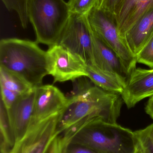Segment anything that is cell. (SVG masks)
Masks as SVG:
<instances>
[{
	"label": "cell",
	"mask_w": 153,
	"mask_h": 153,
	"mask_svg": "<svg viewBox=\"0 0 153 153\" xmlns=\"http://www.w3.org/2000/svg\"><path fill=\"white\" fill-rule=\"evenodd\" d=\"M86 76L77 79L72 94L61 113L58 129L61 133L84 120L100 118L116 124L123 101L121 94L105 91Z\"/></svg>",
	"instance_id": "6da1fadb"
},
{
	"label": "cell",
	"mask_w": 153,
	"mask_h": 153,
	"mask_svg": "<svg viewBox=\"0 0 153 153\" xmlns=\"http://www.w3.org/2000/svg\"><path fill=\"white\" fill-rule=\"evenodd\" d=\"M36 41L18 38L0 41V67L16 74L33 88L49 75L46 51Z\"/></svg>",
	"instance_id": "7a4b0ae2"
},
{
	"label": "cell",
	"mask_w": 153,
	"mask_h": 153,
	"mask_svg": "<svg viewBox=\"0 0 153 153\" xmlns=\"http://www.w3.org/2000/svg\"><path fill=\"white\" fill-rule=\"evenodd\" d=\"M98 153H137V141L134 132L100 118L84 122L72 139Z\"/></svg>",
	"instance_id": "3957f363"
},
{
	"label": "cell",
	"mask_w": 153,
	"mask_h": 153,
	"mask_svg": "<svg viewBox=\"0 0 153 153\" xmlns=\"http://www.w3.org/2000/svg\"><path fill=\"white\" fill-rule=\"evenodd\" d=\"M28 18L36 42L51 46L58 43L71 13L64 0H28Z\"/></svg>",
	"instance_id": "277c9868"
},
{
	"label": "cell",
	"mask_w": 153,
	"mask_h": 153,
	"mask_svg": "<svg viewBox=\"0 0 153 153\" xmlns=\"http://www.w3.org/2000/svg\"><path fill=\"white\" fill-rule=\"evenodd\" d=\"M87 17L93 31L116 53L130 75L136 68V57L119 34L115 16L98 2Z\"/></svg>",
	"instance_id": "5b68a950"
},
{
	"label": "cell",
	"mask_w": 153,
	"mask_h": 153,
	"mask_svg": "<svg viewBox=\"0 0 153 153\" xmlns=\"http://www.w3.org/2000/svg\"><path fill=\"white\" fill-rule=\"evenodd\" d=\"M57 44L78 56L87 64H90L93 37L87 15L71 13Z\"/></svg>",
	"instance_id": "8992f818"
},
{
	"label": "cell",
	"mask_w": 153,
	"mask_h": 153,
	"mask_svg": "<svg viewBox=\"0 0 153 153\" xmlns=\"http://www.w3.org/2000/svg\"><path fill=\"white\" fill-rule=\"evenodd\" d=\"M46 53L49 75L54 77V82L87 77V64L63 46H49Z\"/></svg>",
	"instance_id": "52a82bcc"
},
{
	"label": "cell",
	"mask_w": 153,
	"mask_h": 153,
	"mask_svg": "<svg viewBox=\"0 0 153 153\" xmlns=\"http://www.w3.org/2000/svg\"><path fill=\"white\" fill-rule=\"evenodd\" d=\"M62 112L31 126L21 138L15 141L10 153H46L54 138L61 133L58 127Z\"/></svg>",
	"instance_id": "ba28073f"
},
{
	"label": "cell",
	"mask_w": 153,
	"mask_h": 153,
	"mask_svg": "<svg viewBox=\"0 0 153 153\" xmlns=\"http://www.w3.org/2000/svg\"><path fill=\"white\" fill-rule=\"evenodd\" d=\"M67 100V98L63 93L54 85H41L36 87L34 110L30 127L63 111Z\"/></svg>",
	"instance_id": "9c48e42d"
},
{
	"label": "cell",
	"mask_w": 153,
	"mask_h": 153,
	"mask_svg": "<svg viewBox=\"0 0 153 153\" xmlns=\"http://www.w3.org/2000/svg\"><path fill=\"white\" fill-rule=\"evenodd\" d=\"M128 108L145 98L153 96V69L136 68L129 75L121 94Z\"/></svg>",
	"instance_id": "30bf717a"
},
{
	"label": "cell",
	"mask_w": 153,
	"mask_h": 153,
	"mask_svg": "<svg viewBox=\"0 0 153 153\" xmlns=\"http://www.w3.org/2000/svg\"><path fill=\"white\" fill-rule=\"evenodd\" d=\"M93 37L92 61L90 64L118 76L126 84L129 74L119 56L93 30Z\"/></svg>",
	"instance_id": "8fae6325"
},
{
	"label": "cell",
	"mask_w": 153,
	"mask_h": 153,
	"mask_svg": "<svg viewBox=\"0 0 153 153\" xmlns=\"http://www.w3.org/2000/svg\"><path fill=\"white\" fill-rule=\"evenodd\" d=\"M36 89L21 95L7 109L8 117L15 141L21 138L31 124L35 102Z\"/></svg>",
	"instance_id": "7c38bea8"
},
{
	"label": "cell",
	"mask_w": 153,
	"mask_h": 153,
	"mask_svg": "<svg viewBox=\"0 0 153 153\" xmlns=\"http://www.w3.org/2000/svg\"><path fill=\"white\" fill-rule=\"evenodd\" d=\"M153 8V0H124L116 17L119 32L124 39L128 30Z\"/></svg>",
	"instance_id": "4fadbf2b"
},
{
	"label": "cell",
	"mask_w": 153,
	"mask_h": 153,
	"mask_svg": "<svg viewBox=\"0 0 153 153\" xmlns=\"http://www.w3.org/2000/svg\"><path fill=\"white\" fill-rule=\"evenodd\" d=\"M153 36V8L144 14L125 33L124 39L136 57Z\"/></svg>",
	"instance_id": "5bb4252c"
},
{
	"label": "cell",
	"mask_w": 153,
	"mask_h": 153,
	"mask_svg": "<svg viewBox=\"0 0 153 153\" xmlns=\"http://www.w3.org/2000/svg\"><path fill=\"white\" fill-rule=\"evenodd\" d=\"M87 77L95 85L105 91L122 94L125 83L118 76L87 64Z\"/></svg>",
	"instance_id": "9a60e30c"
},
{
	"label": "cell",
	"mask_w": 153,
	"mask_h": 153,
	"mask_svg": "<svg viewBox=\"0 0 153 153\" xmlns=\"http://www.w3.org/2000/svg\"><path fill=\"white\" fill-rule=\"evenodd\" d=\"M0 84L20 95L29 92L35 88L16 74L1 67H0Z\"/></svg>",
	"instance_id": "2e32d148"
},
{
	"label": "cell",
	"mask_w": 153,
	"mask_h": 153,
	"mask_svg": "<svg viewBox=\"0 0 153 153\" xmlns=\"http://www.w3.org/2000/svg\"><path fill=\"white\" fill-rule=\"evenodd\" d=\"M0 132L1 136L8 144L12 147L15 143V139L13 132L7 108L1 100L0 103Z\"/></svg>",
	"instance_id": "e0dca14e"
},
{
	"label": "cell",
	"mask_w": 153,
	"mask_h": 153,
	"mask_svg": "<svg viewBox=\"0 0 153 153\" xmlns=\"http://www.w3.org/2000/svg\"><path fill=\"white\" fill-rule=\"evenodd\" d=\"M6 9L9 11H14L19 16L21 24L26 28L28 22L27 3L28 0H1Z\"/></svg>",
	"instance_id": "ac0fdd59"
},
{
	"label": "cell",
	"mask_w": 153,
	"mask_h": 153,
	"mask_svg": "<svg viewBox=\"0 0 153 153\" xmlns=\"http://www.w3.org/2000/svg\"><path fill=\"white\" fill-rule=\"evenodd\" d=\"M99 1V0H69L67 3L71 13L87 15Z\"/></svg>",
	"instance_id": "d6986e66"
},
{
	"label": "cell",
	"mask_w": 153,
	"mask_h": 153,
	"mask_svg": "<svg viewBox=\"0 0 153 153\" xmlns=\"http://www.w3.org/2000/svg\"><path fill=\"white\" fill-rule=\"evenodd\" d=\"M72 137L67 132L57 135L52 141L46 153H65Z\"/></svg>",
	"instance_id": "ffe728a7"
},
{
	"label": "cell",
	"mask_w": 153,
	"mask_h": 153,
	"mask_svg": "<svg viewBox=\"0 0 153 153\" xmlns=\"http://www.w3.org/2000/svg\"><path fill=\"white\" fill-rule=\"evenodd\" d=\"M139 63L146 65L153 69V36L136 56Z\"/></svg>",
	"instance_id": "44dd1931"
},
{
	"label": "cell",
	"mask_w": 153,
	"mask_h": 153,
	"mask_svg": "<svg viewBox=\"0 0 153 153\" xmlns=\"http://www.w3.org/2000/svg\"><path fill=\"white\" fill-rule=\"evenodd\" d=\"M1 98L6 108H9L21 95L1 85Z\"/></svg>",
	"instance_id": "7402d4cb"
},
{
	"label": "cell",
	"mask_w": 153,
	"mask_h": 153,
	"mask_svg": "<svg viewBox=\"0 0 153 153\" xmlns=\"http://www.w3.org/2000/svg\"><path fill=\"white\" fill-rule=\"evenodd\" d=\"M124 0H99V4L102 7L111 13L116 18Z\"/></svg>",
	"instance_id": "603a6c76"
},
{
	"label": "cell",
	"mask_w": 153,
	"mask_h": 153,
	"mask_svg": "<svg viewBox=\"0 0 153 153\" xmlns=\"http://www.w3.org/2000/svg\"><path fill=\"white\" fill-rule=\"evenodd\" d=\"M65 153H98L92 149L81 145L70 143Z\"/></svg>",
	"instance_id": "cb8c5ba5"
},
{
	"label": "cell",
	"mask_w": 153,
	"mask_h": 153,
	"mask_svg": "<svg viewBox=\"0 0 153 153\" xmlns=\"http://www.w3.org/2000/svg\"><path fill=\"white\" fill-rule=\"evenodd\" d=\"M146 113L153 119V96L148 100L145 108Z\"/></svg>",
	"instance_id": "d4e9b609"
}]
</instances>
